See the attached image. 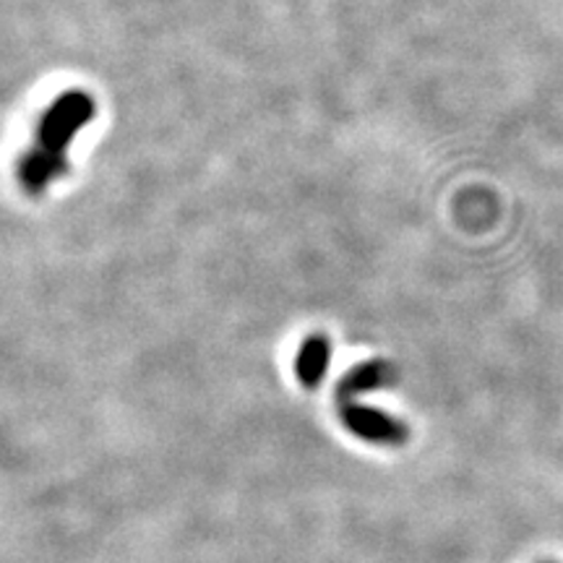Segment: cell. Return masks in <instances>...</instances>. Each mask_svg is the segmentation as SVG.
<instances>
[{"label":"cell","mask_w":563,"mask_h":563,"mask_svg":"<svg viewBox=\"0 0 563 563\" xmlns=\"http://www.w3.org/2000/svg\"><path fill=\"white\" fill-rule=\"evenodd\" d=\"M97 104L91 95L70 89L42 112L32 150L19 165V180L30 194H42L55 178L68 170L70 141L91 123Z\"/></svg>","instance_id":"obj_1"},{"label":"cell","mask_w":563,"mask_h":563,"mask_svg":"<svg viewBox=\"0 0 563 563\" xmlns=\"http://www.w3.org/2000/svg\"><path fill=\"white\" fill-rule=\"evenodd\" d=\"M340 420L352 435H357L361 441L378 443V446H402L410 439V428L402 420L371 405H342Z\"/></svg>","instance_id":"obj_2"},{"label":"cell","mask_w":563,"mask_h":563,"mask_svg":"<svg viewBox=\"0 0 563 563\" xmlns=\"http://www.w3.org/2000/svg\"><path fill=\"white\" fill-rule=\"evenodd\" d=\"M394 384H397V371L389 361H368L355 365L347 371V376H342V382L336 384V397L342 405H347L355 402V397H361V394L389 389Z\"/></svg>","instance_id":"obj_3"},{"label":"cell","mask_w":563,"mask_h":563,"mask_svg":"<svg viewBox=\"0 0 563 563\" xmlns=\"http://www.w3.org/2000/svg\"><path fill=\"white\" fill-rule=\"evenodd\" d=\"M332 363V342L327 334H311L295 357V376L306 389H319Z\"/></svg>","instance_id":"obj_4"}]
</instances>
